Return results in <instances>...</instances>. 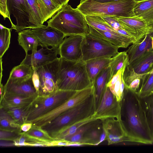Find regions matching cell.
<instances>
[{
    "label": "cell",
    "mask_w": 153,
    "mask_h": 153,
    "mask_svg": "<svg viewBox=\"0 0 153 153\" xmlns=\"http://www.w3.org/2000/svg\"><path fill=\"white\" fill-rule=\"evenodd\" d=\"M121 121L127 136L132 142L153 143V136L140 98L137 92L126 87L121 102Z\"/></svg>",
    "instance_id": "6da1fadb"
},
{
    "label": "cell",
    "mask_w": 153,
    "mask_h": 153,
    "mask_svg": "<svg viewBox=\"0 0 153 153\" xmlns=\"http://www.w3.org/2000/svg\"><path fill=\"white\" fill-rule=\"evenodd\" d=\"M48 26L56 29L66 36L89 33L85 16L77 8L67 3L47 21Z\"/></svg>",
    "instance_id": "7a4b0ae2"
},
{
    "label": "cell",
    "mask_w": 153,
    "mask_h": 153,
    "mask_svg": "<svg viewBox=\"0 0 153 153\" xmlns=\"http://www.w3.org/2000/svg\"><path fill=\"white\" fill-rule=\"evenodd\" d=\"M57 85L58 89L74 91L93 85L86 71L85 62L70 61L61 57Z\"/></svg>",
    "instance_id": "3957f363"
},
{
    "label": "cell",
    "mask_w": 153,
    "mask_h": 153,
    "mask_svg": "<svg viewBox=\"0 0 153 153\" xmlns=\"http://www.w3.org/2000/svg\"><path fill=\"white\" fill-rule=\"evenodd\" d=\"M96 109L94 94L42 127L53 137L63 128L94 114Z\"/></svg>",
    "instance_id": "277c9868"
},
{
    "label": "cell",
    "mask_w": 153,
    "mask_h": 153,
    "mask_svg": "<svg viewBox=\"0 0 153 153\" xmlns=\"http://www.w3.org/2000/svg\"><path fill=\"white\" fill-rule=\"evenodd\" d=\"M136 3L135 0H120L105 3L86 0L79 4L76 8L85 16L129 17L134 16L133 9Z\"/></svg>",
    "instance_id": "5b68a950"
},
{
    "label": "cell",
    "mask_w": 153,
    "mask_h": 153,
    "mask_svg": "<svg viewBox=\"0 0 153 153\" xmlns=\"http://www.w3.org/2000/svg\"><path fill=\"white\" fill-rule=\"evenodd\" d=\"M76 91L58 89L47 94H39L28 107L25 122H30L64 102Z\"/></svg>",
    "instance_id": "8992f818"
},
{
    "label": "cell",
    "mask_w": 153,
    "mask_h": 153,
    "mask_svg": "<svg viewBox=\"0 0 153 153\" xmlns=\"http://www.w3.org/2000/svg\"><path fill=\"white\" fill-rule=\"evenodd\" d=\"M82 60L97 58L112 57L119 53V48L89 33L85 35L81 45Z\"/></svg>",
    "instance_id": "52a82bcc"
},
{
    "label": "cell",
    "mask_w": 153,
    "mask_h": 153,
    "mask_svg": "<svg viewBox=\"0 0 153 153\" xmlns=\"http://www.w3.org/2000/svg\"><path fill=\"white\" fill-rule=\"evenodd\" d=\"M93 93V85L76 91L64 102L30 122L33 125L42 127L64 112L84 101Z\"/></svg>",
    "instance_id": "ba28073f"
},
{
    "label": "cell",
    "mask_w": 153,
    "mask_h": 153,
    "mask_svg": "<svg viewBox=\"0 0 153 153\" xmlns=\"http://www.w3.org/2000/svg\"><path fill=\"white\" fill-rule=\"evenodd\" d=\"M60 59V57H58L51 62L34 68L40 82L39 94H47L58 90V73Z\"/></svg>",
    "instance_id": "9c48e42d"
},
{
    "label": "cell",
    "mask_w": 153,
    "mask_h": 153,
    "mask_svg": "<svg viewBox=\"0 0 153 153\" xmlns=\"http://www.w3.org/2000/svg\"><path fill=\"white\" fill-rule=\"evenodd\" d=\"M121 102L117 101L109 88L106 87L93 115L100 120L108 118L121 120Z\"/></svg>",
    "instance_id": "30bf717a"
},
{
    "label": "cell",
    "mask_w": 153,
    "mask_h": 153,
    "mask_svg": "<svg viewBox=\"0 0 153 153\" xmlns=\"http://www.w3.org/2000/svg\"><path fill=\"white\" fill-rule=\"evenodd\" d=\"M7 5L10 14H13L16 20V24L13 29L16 32L32 28L26 0H7Z\"/></svg>",
    "instance_id": "8fae6325"
},
{
    "label": "cell",
    "mask_w": 153,
    "mask_h": 153,
    "mask_svg": "<svg viewBox=\"0 0 153 153\" xmlns=\"http://www.w3.org/2000/svg\"><path fill=\"white\" fill-rule=\"evenodd\" d=\"M84 36L76 35L65 37L58 48L60 57L70 61L82 60L81 45Z\"/></svg>",
    "instance_id": "7c38bea8"
},
{
    "label": "cell",
    "mask_w": 153,
    "mask_h": 153,
    "mask_svg": "<svg viewBox=\"0 0 153 153\" xmlns=\"http://www.w3.org/2000/svg\"><path fill=\"white\" fill-rule=\"evenodd\" d=\"M32 77L18 79L8 78L4 85L3 94L24 96H37L39 94L34 86Z\"/></svg>",
    "instance_id": "4fadbf2b"
},
{
    "label": "cell",
    "mask_w": 153,
    "mask_h": 153,
    "mask_svg": "<svg viewBox=\"0 0 153 153\" xmlns=\"http://www.w3.org/2000/svg\"><path fill=\"white\" fill-rule=\"evenodd\" d=\"M101 120L102 128L106 134L105 140L108 145L124 142H132L126 134L121 120L108 118Z\"/></svg>",
    "instance_id": "5bb4252c"
},
{
    "label": "cell",
    "mask_w": 153,
    "mask_h": 153,
    "mask_svg": "<svg viewBox=\"0 0 153 153\" xmlns=\"http://www.w3.org/2000/svg\"><path fill=\"white\" fill-rule=\"evenodd\" d=\"M31 30L37 37L42 47L51 46L54 49L58 48L66 37L56 29L45 25L31 29Z\"/></svg>",
    "instance_id": "9a60e30c"
},
{
    "label": "cell",
    "mask_w": 153,
    "mask_h": 153,
    "mask_svg": "<svg viewBox=\"0 0 153 153\" xmlns=\"http://www.w3.org/2000/svg\"><path fill=\"white\" fill-rule=\"evenodd\" d=\"M42 47L38 50L26 54L20 64L27 65L33 67L40 66L51 62L57 59L59 54L58 48H49Z\"/></svg>",
    "instance_id": "2e32d148"
},
{
    "label": "cell",
    "mask_w": 153,
    "mask_h": 153,
    "mask_svg": "<svg viewBox=\"0 0 153 153\" xmlns=\"http://www.w3.org/2000/svg\"><path fill=\"white\" fill-rule=\"evenodd\" d=\"M115 17L119 22L135 32L137 42L143 39L146 35L153 33V25L148 24L142 17L136 16Z\"/></svg>",
    "instance_id": "e0dca14e"
},
{
    "label": "cell",
    "mask_w": 153,
    "mask_h": 153,
    "mask_svg": "<svg viewBox=\"0 0 153 153\" xmlns=\"http://www.w3.org/2000/svg\"><path fill=\"white\" fill-rule=\"evenodd\" d=\"M89 33L119 48H127L134 43L128 37L114 32L100 30L88 25Z\"/></svg>",
    "instance_id": "ac0fdd59"
},
{
    "label": "cell",
    "mask_w": 153,
    "mask_h": 153,
    "mask_svg": "<svg viewBox=\"0 0 153 153\" xmlns=\"http://www.w3.org/2000/svg\"><path fill=\"white\" fill-rule=\"evenodd\" d=\"M152 35L153 33L146 35L143 39L132 44L126 51L129 64L152 48L151 36Z\"/></svg>",
    "instance_id": "d6986e66"
},
{
    "label": "cell",
    "mask_w": 153,
    "mask_h": 153,
    "mask_svg": "<svg viewBox=\"0 0 153 153\" xmlns=\"http://www.w3.org/2000/svg\"><path fill=\"white\" fill-rule=\"evenodd\" d=\"M24 133L27 142L36 143L40 147H47L51 141L56 139L41 127L35 125Z\"/></svg>",
    "instance_id": "ffe728a7"
},
{
    "label": "cell",
    "mask_w": 153,
    "mask_h": 153,
    "mask_svg": "<svg viewBox=\"0 0 153 153\" xmlns=\"http://www.w3.org/2000/svg\"><path fill=\"white\" fill-rule=\"evenodd\" d=\"M110 73L109 66L103 69L96 76L92 84L95 97L96 108L101 101L107 84L110 80Z\"/></svg>",
    "instance_id": "44dd1931"
},
{
    "label": "cell",
    "mask_w": 153,
    "mask_h": 153,
    "mask_svg": "<svg viewBox=\"0 0 153 153\" xmlns=\"http://www.w3.org/2000/svg\"><path fill=\"white\" fill-rule=\"evenodd\" d=\"M37 96H24L3 94L0 99V107L4 108L27 107Z\"/></svg>",
    "instance_id": "7402d4cb"
},
{
    "label": "cell",
    "mask_w": 153,
    "mask_h": 153,
    "mask_svg": "<svg viewBox=\"0 0 153 153\" xmlns=\"http://www.w3.org/2000/svg\"><path fill=\"white\" fill-rule=\"evenodd\" d=\"M18 41L19 45L24 50L26 54L31 51L37 50V47L40 44L37 37L32 33L31 28L23 30L18 33Z\"/></svg>",
    "instance_id": "603a6c76"
},
{
    "label": "cell",
    "mask_w": 153,
    "mask_h": 153,
    "mask_svg": "<svg viewBox=\"0 0 153 153\" xmlns=\"http://www.w3.org/2000/svg\"><path fill=\"white\" fill-rule=\"evenodd\" d=\"M126 68L120 69L106 85L119 102H121L124 96L125 86L123 76Z\"/></svg>",
    "instance_id": "cb8c5ba5"
},
{
    "label": "cell",
    "mask_w": 153,
    "mask_h": 153,
    "mask_svg": "<svg viewBox=\"0 0 153 153\" xmlns=\"http://www.w3.org/2000/svg\"><path fill=\"white\" fill-rule=\"evenodd\" d=\"M137 74H147L152 70L153 66V50L152 48L129 64Z\"/></svg>",
    "instance_id": "d4e9b609"
},
{
    "label": "cell",
    "mask_w": 153,
    "mask_h": 153,
    "mask_svg": "<svg viewBox=\"0 0 153 153\" xmlns=\"http://www.w3.org/2000/svg\"><path fill=\"white\" fill-rule=\"evenodd\" d=\"M112 58V57H100L85 62L86 71L92 84L99 73L103 69L109 66Z\"/></svg>",
    "instance_id": "484cf974"
},
{
    "label": "cell",
    "mask_w": 153,
    "mask_h": 153,
    "mask_svg": "<svg viewBox=\"0 0 153 153\" xmlns=\"http://www.w3.org/2000/svg\"><path fill=\"white\" fill-rule=\"evenodd\" d=\"M98 120L99 119L93 115L63 128L54 135L53 137L58 140H65L82 126Z\"/></svg>",
    "instance_id": "4316f807"
},
{
    "label": "cell",
    "mask_w": 153,
    "mask_h": 153,
    "mask_svg": "<svg viewBox=\"0 0 153 153\" xmlns=\"http://www.w3.org/2000/svg\"><path fill=\"white\" fill-rule=\"evenodd\" d=\"M133 13L134 16L142 17L149 25H153V0L137 3Z\"/></svg>",
    "instance_id": "83f0119b"
},
{
    "label": "cell",
    "mask_w": 153,
    "mask_h": 153,
    "mask_svg": "<svg viewBox=\"0 0 153 153\" xmlns=\"http://www.w3.org/2000/svg\"><path fill=\"white\" fill-rule=\"evenodd\" d=\"M99 120H97L85 134L82 143L85 146L99 145L100 137L103 131L102 121L99 122Z\"/></svg>",
    "instance_id": "f1b7e54d"
},
{
    "label": "cell",
    "mask_w": 153,
    "mask_h": 153,
    "mask_svg": "<svg viewBox=\"0 0 153 153\" xmlns=\"http://www.w3.org/2000/svg\"><path fill=\"white\" fill-rule=\"evenodd\" d=\"M44 22L50 19L62 7L53 0H37Z\"/></svg>",
    "instance_id": "f546056e"
},
{
    "label": "cell",
    "mask_w": 153,
    "mask_h": 153,
    "mask_svg": "<svg viewBox=\"0 0 153 153\" xmlns=\"http://www.w3.org/2000/svg\"><path fill=\"white\" fill-rule=\"evenodd\" d=\"M26 0L29 8L30 22L32 28L43 26L44 22L37 0Z\"/></svg>",
    "instance_id": "4dcf8cb0"
},
{
    "label": "cell",
    "mask_w": 153,
    "mask_h": 153,
    "mask_svg": "<svg viewBox=\"0 0 153 153\" xmlns=\"http://www.w3.org/2000/svg\"><path fill=\"white\" fill-rule=\"evenodd\" d=\"M129 64L128 56L126 51L119 52L115 56L112 57L109 65L110 80L120 69L126 67Z\"/></svg>",
    "instance_id": "1f68e13d"
},
{
    "label": "cell",
    "mask_w": 153,
    "mask_h": 153,
    "mask_svg": "<svg viewBox=\"0 0 153 153\" xmlns=\"http://www.w3.org/2000/svg\"><path fill=\"white\" fill-rule=\"evenodd\" d=\"M0 129L21 131L20 126L3 108L0 107Z\"/></svg>",
    "instance_id": "d6a6232c"
},
{
    "label": "cell",
    "mask_w": 153,
    "mask_h": 153,
    "mask_svg": "<svg viewBox=\"0 0 153 153\" xmlns=\"http://www.w3.org/2000/svg\"><path fill=\"white\" fill-rule=\"evenodd\" d=\"M140 98L149 128L153 136V93Z\"/></svg>",
    "instance_id": "836d02e7"
},
{
    "label": "cell",
    "mask_w": 153,
    "mask_h": 153,
    "mask_svg": "<svg viewBox=\"0 0 153 153\" xmlns=\"http://www.w3.org/2000/svg\"><path fill=\"white\" fill-rule=\"evenodd\" d=\"M85 16L88 25L100 30L117 33L101 16L96 15Z\"/></svg>",
    "instance_id": "e575fe53"
},
{
    "label": "cell",
    "mask_w": 153,
    "mask_h": 153,
    "mask_svg": "<svg viewBox=\"0 0 153 153\" xmlns=\"http://www.w3.org/2000/svg\"><path fill=\"white\" fill-rule=\"evenodd\" d=\"M141 80V85L137 92L139 97L142 98L153 93V73L146 74Z\"/></svg>",
    "instance_id": "d590c367"
},
{
    "label": "cell",
    "mask_w": 153,
    "mask_h": 153,
    "mask_svg": "<svg viewBox=\"0 0 153 153\" xmlns=\"http://www.w3.org/2000/svg\"><path fill=\"white\" fill-rule=\"evenodd\" d=\"M33 70L32 66L21 64L14 67L11 70L9 78H27L32 76Z\"/></svg>",
    "instance_id": "8d00e7d4"
},
{
    "label": "cell",
    "mask_w": 153,
    "mask_h": 153,
    "mask_svg": "<svg viewBox=\"0 0 153 153\" xmlns=\"http://www.w3.org/2000/svg\"><path fill=\"white\" fill-rule=\"evenodd\" d=\"M0 28V57L1 58L9 47L12 29L6 27L1 24Z\"/></svg>",
    "instance_id": "74e56055"
},
{
    "label": "cell",
    "mask_w": 153,
    "mask_h": 153,
    "mask_svg": "<svg viewBox=\"0 0 153 153\" xmlns=\"http://www.w3.org/2000/svg\"><path fill=\"white\" fill-rule=\"evenodd\" d=\"M28 107L3 108L18 123L21 125L26 122Z\"/></svg>",
    "instance_id": "f35d334b"
},
{
    "label": "cell",
    "mask_w": 153,
    "mask_h": 153,
    "mask_svg": "<svg viewBox=\"0 0 153 153\" xmlns=\"http://www.w3.org/2000/svg\"><path fill=\"white\" fill-rule=\"evenodd\" d=\"M96 120L92 121L82 126L74 134L65 140L71 143H80L84 144L82 143V141L85 134L87 131L93 126Z\"/></svg>",
    "instance_id": "ab89813d"
},
{
    "label": "cell",
    "mask_w": 153,
    "mask_h": 153,
    "mask_svg": "<svg viewBox=\"0 0 153 153\" xmlns=\"http://www.w3.org/2000/svg\"><path fill=\"white\" fill-rule=\"evenodd\" d=\"M22 132L0 129V140L14 141L21 135Z\"/></svg>",
    "instance_id": "60d3db41"
},
{
    "label": "cell",
    "mask_w": 153,
    "mask_h": 153,
    "mask_svg": "<svg viewBox=\"0 0 153 153\" xmlns=\"http://www.w3.org/2000/svg\"><path fill=\"white\" fill-rule=\"evenodd\" d=\"M0 13L4 20L7 18L10 20L12 25V29H13L15 26L10 18V14L8 10L7 5V0H0Z\"/></svg>",
    "instance_id": "b9f144b4"
},
{
    "label": "cell",
    "mask_w": 153,
    "mask_h": 153,
    "mask_svg": "<svg viewBox=\"0 0 153 153\" xmlns=\"http://www.w3.org/2000/svg\"><path fill=\"white\" fill-rule=\"evenodd\" d=\"M33 71L32 77L34 86L37 91L39 93L40 88V82L39 75L34 68L33 67Z\"/></svg>",
    "instance_id": "7bdbcfd3"
},
{
    "label": "cell",
    "mask_w": 153,
    "mask_h": 153,
    "mask_svg": "<svg viewBox=\"0 0 153 153\" xmlns=\"http://www.w3.org/2000/svg\"><path fill=\"white\" fill-rule=\"evenodd\" d=\"M32 126V123L25 122L21 125V131L22 132H26L31 128Z\"/></svg>",
    "instance_id": "ee69618b"
},
{
    "label": "cell",
    "mask_w": 153,
    "mask_h": 153,
    "mask_svg": "<svg viewBox=\"0 0 153 153\" xmlns=\"http://www.w3.org/2000/svg\"><path fill=\"white\" fill-rule=\"evenodd\" d=\"M0 146L1 147H12L15 146L13 141L0 140Z\"/></svg>",
    "instance_id": "f6af8a7d"
},
{
    "label": "cell",
    "mask_w": 153,
    "mask_h": 153,
    "mask_svg": "<svg viewBox=\"0 0 153 153\" xmlns=\"http://www.w3.org/2000/svg\"><path fill=\"white\" fill-rule=\"evenodd\" d=\"M58 5L63 6V5L68 3L69 0H53Z\"/></svg>",
    "instance_id": "bcb514c9"
},
{
    "label": "cell",
    "mask_w": 153,
    "mask_h": 153,
    "mask_svg": "<svg viewBox=\"0 0 153 153\" xmlns=\"http://www.w3.org/2000/svg\"><path fill=\"white\" fill-rule=\"evenodd\" d=\"M96 2L100 3H105L113 2L119 1L120 0H93Z\"/></svg>",
    "instance_id": "7dc6e473"
},
{
    "label": "cell",
    "mask_w": 153,
    "mask_h": 153,
    "mask_svg": "<svg viewBox=\"0 0 153 153\" xmlns=\"http://www.w3.org/2000/svg\"><path fill=\"white\" fill-rule=\"evenodd\" d=\"M4 85L0 82V99H1L3 96V92H4Z\"/></svg>",
    "instance_id": "c3c4849f"
},
{
    "label": "cell",
    "mask_w": 153,
    "mask_h": 153,
    "mask_svg": "<svg viewBox=\"0 0 153 153\" xmlns=\"http://www.w3.org/2000/svg\"><path fill=\"white\" fill-rule=\"evenodd\" d=\"M2 58H0V63H1V79H0V82H1L2 77Z\"/></svg>",
    "instance_id": "681fc988"
},
{
    "label": "cell",
    "mask_w": 153,
    "mask_h": 153,
    "mask_svg": "<svg viewBox=\"0 0 153 153\" xmlns=\"http://www.w3.org/2000/svg\"><path fill=\"white\" fill-rule=\"evenodd\" d=\"M151 39H152V48L153 50V35L152 36Z\"/></svg>",
    "instance_id": "f907efd6"
},
{
    "label": "cell",
    "mask_w": 153,
    "mask_h": 153,
    "mask_svg": "<svg viewBox=\"0 0 153 153\" xmlns=\"http://www.w3.org/2000/svg\"><path fill=\"white\" fill-rule=\"evenodd\" d=\"M146 0H135V1H136L137 3L142 2L143 1H144Z\"/></svg>",
    "instance_id": "816d5d0a"
},
{
    "label": "cell",
    "mask_w": 153,
    "mask_h": 153,
    "mask_svg": "<svg viewBox=\"0 0 153 153\" xmlns=\"http://www.w3.org/2000/svg\"><path fill=\"white\" fill-rule=\"evenodd\" d=\"M86 0H80V4H81L84 1H85Z\"/></svg>",
    "instance_id": "f5cc1de1"
},
{
    "label": "cell",
    "mask_w": 153,
    "mask_h": 153,
    "mask_svg": "<svg viewBox=\"0 0 153 153\" xmlns=\"http://www.w3.org/2000/svg\"><path fill=\"white\" fill-rule=\"evenodd\" d=\"M149 73H153V70L149 72Z\"/></svg>",
    "instance_id": "db71d44e"
},
{
    "label": "cell",
    "mask_w": 153,
    "mask_h": 153,
    "mask_svg": "<svg viewBox=\"0 0 153 153\" xmlns=\"http://www.w3.org/2000/svg\"><path fill=\"white\" fill-rule=\"evenodd\" d=\"M153 70V67H152V70Z\"/></svg>",
    "instance_id": "11a10c76"
}]
</instances>
